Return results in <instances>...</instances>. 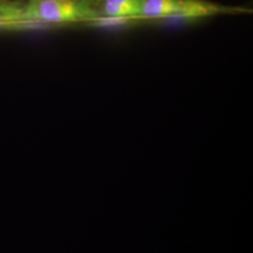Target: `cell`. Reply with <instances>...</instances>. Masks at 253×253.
I'll return each mask as SVG.
<instances>
[{
  "label": "cell",
  "instance_id": "cell-3",
  "mask_svg": "<svg viewBox=\"0 0 253 253\" xmlns=\"http://www.w3.org/2000/svg\"><path fill=\"white\" fill-rule=\"evenodd\" d=\"M145 0H103V13L108 19L140 17Z\"/></svg>",
  "mask_w": 253,
  "mask_h": 253
},
{
  "label": "cell",
  "instance_id": "cell-6",
  "mask_svg": "<svg viewBox=\"0 0 253 253\" xmlns=\"http://www.w3.org/2000/svg\"><path fill=\"white\" fill-rule=\"evenodd\" d=\"M62 1H66V0H62Z\"/></svg>",
  "mask_w": 253,
  "mask_h": 253
},
{
  "label": "cell",
  "instance_id": "cell-4",
  "mask_svg": "<svg viewBox=\"0 0 253 253\" xmlns=\"http://www.w3.org/2000/svg\"><path fill=\"white\" fill-rule=\"evenodd\" d=\"M27 23L23 18V8L0 2V27H14Z\"/></svg>",
  "mask_w": 253,
  "mask_h": 253
},
{
  "label": "cell",
  "instance_id": "cell-2",
  "mask_svg": "<svg viewBox=\"0 0 253 253\" xmlns=\"http://www.w3.org/2000/svg\"><path fill=\"white\" fill-rule=\"evenodd\" d=\"M219 12V7L201 0H145L140 17L199 18Z\"/></svg>",
  "mask_w": 253,
  "mask_h": 253
},
{
  "label": "cell",
  "instance_id": "cell-5",
  "mask_svg": "<svg viewBox=\"0 0 253 253\" xmlns=\"http://www.w3.org/2000/svg\"><path fill=\"white\" fill-rule=\"evenodd\" d=\"M0 1H6V0H0Z\"/></svg>",
  "mask_w": 253,
  "mask_h": 253
},
{
  "label": "cell",
  "instance_id": "cell-1",
  "mask_svg": "<svg viewBox=\"0 0 253 253\" xmlns=\"http://www.w3.org/2000/svg\"><path fill=\"white\" fill-rule=\"evenodd\" d=\"M23 18L27 23L68 24L96 22L100 15L88 5L76 0H30L23 8Z\"/></svg>",
  "mask_w": 253,
  "mask_h": 253
}]
</instances>
